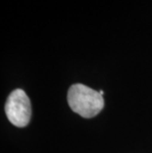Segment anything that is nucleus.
<instances>
[{
    "label": "nucleus",
    "mask_w": 152,
    "mask_h": 153,
    "mask_svg": "<svg viewBox=\"0 0 152 153\" xmlns=\"http://www.w3.org/2000/svg\"><path fill=\"white\" fill-rule=\"evenodd\" d=\"M6 116L12 125L18 128L28 126L31 120V101L22 89H15L8 96L5 104Z\"/></svg>",
    "instance_id": "f03ea898"
},
{
    "label": "nucleus",
    "mask_w": 152,
    "mask_h": 153,
    "mask_svg": "<svg viewBox=\"0 0 152 153\" xmlns=\"http://www.w3.org/2000/svg\"><path fill=\"white\" fill-rule=\"evenodd\" d=\"M67 101L74 113L86 119L98 115L105 104L104 97L100 92L80 83L70 86L67 93Z\"/></svg>",
    "instance_id": "f257e3e1"
},
{
    "label": "nucleus",
    "mask_w": 152,
    "mask_h": 153,
    "mask_svg": "<svg viewBox=\"0 0 152 153\" xmlns=\"http://www.w3.org/2000/svg\"><path fill=\"white\" fill-rule=\"evenodd\" d=\"M99 92H100V94H101V95L103 96V95H104V91H103V90H100L99 91Z\"/></svg>",
    "instance_id": "7ed1b4c3"
}]
</instances>
